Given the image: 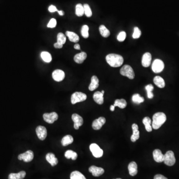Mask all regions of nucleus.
I'll return each instance as SVG.
<instances>
[{"instance_id": "473e14b6", "label": "nucleus", "mask_w": 179, "mask_h": 179, "mask_svg": "<svg viewBox=\"0 0 179 179\" xmlns=\"http://www.w3.org/2000/svg\"><path fill=\"white\" fill-rule=\"evenodd\" d=\"M76 15L78 16H83L84 14V7L81 4H78L76 6Z\"/></svg>"}, {"instance_id": "8fccbe9b", "label": "nucleus", "mask_w": 179, "mask_h": 179, "mask_svg": "<svg viewBox=\"0 0 179 179\" xmlns=\"http://www.w3.org/2000/svg\"><path fill=\"white\" fill-rule=\"evenodd\" d=\"M120 179V178H117V179Z\"/></svg>"}, {"instance_id": "a211bd4d", "label": "nucleus", "mask_w": 179, "mask_h": 179, "mask_svg": "<svg viewBox=\"0 0 179 179\" xmlns=\"http://www.w3.org/2000/svg\"><path fill=\"white\" fill-rule=\"evenodd\" d=\"M46 160H47L48 163L54 167L58 164V160L57 158H56L55 155L52 153H47L46 155Z\"/></svg>"}, {"instance_id": "72a5a7b5", "label": "nucleus", "mask_w": 179, "mask_h": 179, "mask_svg": "<svg viewBox=\"0 0 179 179\" xmlns=\"http://www.w3.org/2000/svg\"><path fill=\"white\" fill-rule=\"evenodd\" d=\"M132 100L133 102L136 104H139L143 103L144 101V99L140 96L139 94H134L132 97Z\"/></svg>"}, {"instance_id": "1a4fd4ad", "label": "nucleus", "mask_w": 179, "mask_h": 179, "mask_svg": "<svg viewBox=\"0 0 179 179\" xmlns=\"http://www.w3.org/2000/svg\"><path fill=\"white\" fill-rule=\"evenodd\" d=\"M43 120L48 124H52L58 120V114L55 112L45 113L43 115Z\"/></svg>"}, {"instance_id": "6e6552de", "label": "nucleus", "mask_w": 179, "mask_h": 179, "mask_svg": "<svg viewBox=\"0 0 179 179\" xmlns=\"http://www.w3.org/2000/svg\"><path fill=\"white\" fill-rule=\"evenodd\" d=\"M34 158V153L31 150H28L25 153H22L18 156V159L20 160H23L24 162H31Z\"/></svg>"}, {"instance_id": "393cba45", "label": "nucleus", "mask_w": 179, "mask_h": 179, "mask_svg": "<svg viewBox=\"0 0 179 179\" xmlns=\"http://www.w3.org/2000/svg\"><path fill=\"white\" fill-rule=\"evenodd\" d=\"M153 82L158 87L160 88H164L165 83L164 80L160 76H156L153 79Z\"/></svg>"}, {"instance_id": "4468645a", "label": "nucleus", "mask_w": 179, "mask_h": 179, "mask_svg": "<svg viewBox=\"0 0 179 179\" xmlns=\"http://www.w3.org/2000/svg\"><path fill=\"white\" fill-rule=\"evenodd\" d=\"M65 76L64 72L61 70H55L52 73V78L56 82L62 81L64 79Z\"/></svg>"}, {"instance_id": "9d476101", "label": "nucleus", "mask_w": 179, "mask_h": 179, "mask_svg": "<svg viewBox=\"0 0 179 179\" xmlns=\"http://www.w3.org/2000/svg\"><path fill=\"white\" fill-rule=\"evenodd\" d=\"M36 133L38 139L41 140L45 139L46 137L47 136V130L45 126L41 125L37 126L36 129Z\"/></svg>"}, {"instance_id": "39448f33", "label": "nucleus", "mask_w": 179, "mask_h": 179, "mask_svg": "<svg viewBox=\"0 0 179 179\" xmlns=\"http://www.w3.org/2000/svg\"><path fill=\"white\" fill-rule=\"evenodd\" d=\"M164 162L166 165L172 166L176 162L174 153L172 151H168L164 155Z\"/></svg>"}, {"instance_id": "a19ab883", "label": "nucleus", "mask_w": 179, "mask_h": 179, "mask_svg": "<svg viewBox=\"0 0 179 179\" xmlns=\"http://www.w3.org/2000/svg\"><path fill=\"white\" fill-rule=\"evenodd\" d=\"M57 25V21L55 19H51L50 20L49 22H48L47 25V27L49 28H54Z\"/></svg>"}, {"instance_id": "7c9ffc66", "label": "nucleus", "mask_w": 179, "mask_h": 179, "mask_svg": "<svg viewBox=\"0 0 179 179\" xmlns=\"http://www.w3.org/2000/svg\"><path fill=\"white\" fill-rule=\"evenodd\" d=\"M99 31L101 35L104 37H108L110 35V31L104 25H101L99 27Z\"/></svg>"}, {"instance_id": "58836bf2", "label": "nucleus", "mask_w": 179, "mask_h": 179, "mask_svg": "<svg viewBox=\"0 0 179 179\" xmlns=\"http://www.w3.org/2000/svg\"><path fill=\"white\" fill-rule=\"evenodd\" d=\"M141 32L139 27H135L134 29V34L132 35V37L134 39L139 38L141 36Z\"/></svg>"}, {"instance_id": "f257e3e1", "label": "nucleus", "mask_w": 179, "mask_h": 179, "mask_svg": "<svg viewBox=\"0 0 179 179\" xmlns=\"http://www.w3.org/2000/svg\"><path fill=\"white\" fill-rule=\"evenodd\" d=\"M106 62L111 67H119L124 63V58L120 55L110 54L106 56Z\"/></svg>"}, {"instance_id": "0eeeda50", "label": "nucleus", "mask_w": 179, "mask_h": 179, "mask_svg": "<svg viewBox=\"0 0 179 179\" xmlns=\"http://www.w3.org/2000/svg\"><path fill=\"white\" fill-rule=\"evenodd\" d=\"M164 63L160 59H156L152 63V69L155 73H159L164 69Z\"/></svg>"}, {"instance_id": "f3484780", "label": "nucleus", "mask_w": 179, "mask_h": 179, "mask_svg": "<svg viewBox=\"0 0 179 179\" xmlns=\"http://www.w3.org/2000/svg\"><path fill=\"white\" fill-rule=\"evenodd\" d=\"M151 60H152L151 54L149 52H146L142 56V66L144 67H149L150 65Z\"/></svg>"}, {"instance_id": "c756f323", "label": "nucleus", "mask_w": 179, "mask_h": 179, "mask_svg": "<svg viewBox=\"0 0 179 179\" xmlns=\"http://www.w3.org/2000/svg\"><path fill=\"white\" fill-rule=\"evenodd\" d=\"M114 106H118L120 109H125L127 106V103L125 99H117L115 101Z\"/></svg>"}, {"instance_id": "b1692460", "label": "nucleus", "mask_w": 179, "mask_h": 179, "mask_svg": "<svg viewBox=\"0 0 179 179\" xmlns=\"http://www.w3.org/2000/svg\"><path fill=\"white\" fill-rule=\"evenodd\" d=\"M66 35L68 36L69 40L71 42L77 43L80 40L79 36L75 34V32L72 31H67L66 32Z\"/></svg>"}, {"instance_id": "20e7f679", "label": "nucleus", "mask_w": 179, "mask_h": 179, "mask_svg": "<svg viewBox=\"0 0 179 179\" xmlns=\"http://www.w3.org/2000/svg\"><path fill=\"white\" fill-rule=\"evenodd\" d=\"M87 95L84 93L82 92H75L73 93L71 96V101L73 105L76 104V103L85 101L87 99Z\"/></svg>"}, {"instance_id": "4be33fe9", "label": "nucleus", "mask_w": 179, "mask_h": 179, "mask_svg": "<svg viewBox=\"0 0 179 179\" xmlns=\"http://www.w3.org/2000/svg\"><path fill=\"white\" fill-rule=\"evenodd\" d=\"M128 169H129L130 175H131V176H134L137 174L138 170H137V165L136 162H130L129 164Z\"/></svg>"}, {"instance_id": "4c0bfd02", "label": "nucleus", "mask_w": 179, "mask_h": 179, "mask_svg": "<svg viewBox=\"0 0 179 179\" xmlns=\"http://www.w3.org/2000/svg\"><path fill=\"white\" fill-rule=\"evenodd\" d=\"M83 7L84 9V14H85L87 17H91L92 16V12L89 5L86 4H84Z\"/></svg>"}, {"instance_id": "f8f14e48", "label": "nucleus", "mask_w": 179, "mask_h": 179, "mask_svg": "<svg viewBox=\"0 0 179 179\" xmlns=\"http://www.w3.org/2000/svg\"><path fill=\"white\" fill-rule=\"evenodd\" d=\"M106 120L104 117H100L98 119L94 120L92 124V127L94 130H98L101 129L102 126L105 125Z\"/></svg>"}, {"instance_id": "dca6fc26", "label": "nucleus", "mask_w": 179, "mask_h": 179, "mask_svg": "<svg viewBox=\"0 0 179 179\" xmlns=\"http://www.w3.org/2000/svg\"><path fill=\"white\" fill-rule=\"evenodd\" d=\"M132 131L133 134L131 136V141L135 142L139 139V126L136 124H134L132 125Z\"/></svg>"}, {"instance_id": "423d86ee", "label": "nucleus", "mask_w": 179, "mask_h": 179, "mask_svg": "<svg viewBox=\"0 0 179 179\" xmlns=\"http://www.w3.org/2000/svg\"><path fill=\"white\" fill-rule=\"evenodd\" d=\"M90 149L93 156L96 158H100L103 156L104 153L103 150L96 143H92L90 145Z\"/></svg>"}, {"instance_id": "c9c22d12", "label": "nucleus", "mask_w": 179, "mask_h": 179, "mask_svg": "<svg viewBox=\"0 0 179 179\" xmlns=\"http://www.w3.org/2000/svg\"><path fill=\"white\" fill-rule=\"evenodd\" d=\"M57 42L62 45H64L66 41L65 35L61 32H60L57 35Z\"/></svg>"}, {"instance_id": "a18cd8bd", "label": "nucleus", "mask_w": 179, "mask_h": 179, "mask_svg": "<svg viewBox=\"0 0 179 179\" xmlns=\"http://www.w3.org/2000/svg\"><path fill=\"white\" fill-rule=\"evenodd\" d=\"M74 48H75V49L80 50V46L79 44L77 43V44H76V45H74Z\"/></svg>"}, {"instance_id": "2f4dec72", "label": "nucleus", "mask_w": 179, "mask_h": 179, "mask_svg": "<svg viewBox=\"0 0 179 179\" xmlns=\"http://www.w3.org/2000/svg\"><path fill=\"white\" fill-rule=\"evenodd\" d=\"M71 179H86L85 177L81 172L75 171L71 173Z\"/></svg>"}, {"instance_id": "6ab92c4d", "label": "nucleus", "mask_w": 179, "mask_h": 179, "mask_svg": "<svg viewBox=\"0 0 179 179\" xmlns=\"http://www.w3.org/2000/svg\"><path fill=\"white\" fill-rule=\"evenodd\" d=\"M94 101L99 105H102L104 103V94L101 92L97 91L93 95Z\"/></svg>"}, {"instance_id": "c85d7f7f", "label": "nucleus", "mask_w": 179, "mask_h": 179, "mask_svg": "<svg viewBox=\"0 0 179 179\" xmlns=\"http://www.w3.org/2000/svg\"><path fill=\"white\" fill-rule=\"evenodd\" d=\"M40 56L42 59L46 63H50L52 61L51 55L47 51H43L41 52Z\"/></svg>"}, {"instance_id": "e433bc0d", "label": "nucleus", "mask_w": 179, "mask_h": 179, "mask_svg": "<svg viewBox=\"0 0 179 179\" xmlns=\"http://www.w3.org/2000/svg\"><path fill=\"white\" fill-rule=\"evenodd\" d=\"M89 27L87 25H84L82 27L81 35L84 38H87L89 37Z\"/></svg>"}, {"instance_id": "7ed1b4c3", "label": "nucleus", "mask_w": 179, "mask_h": 179, "mask_svg": "<svg viewBox=\"0 0 179 179\" xmlns=\"http://www.w3.org/2000/svg\"><path fill=\"white\" fill-rule=\"evenodd\" d=\"M120 73L121 75L127 77L130 79L134 78L135 74L134 70L131 66L128 65H125L121 68Z\"/></svg>"}, {"instance_id": "de8ad7c7", "label": "nucleus", "mask_w": 179, "mask_h": 179, "mask_svg": "<svg viewBox=\"0 0 179 179\" xmlns=\"http://www.w3.org/2000/svg\"><path fill=\"white\" fill-rule=\"evenodd\" d=\"M115 106H114V105H111V107H110V110H111V111H115Z\"/></svg>"}, {"instance_id": "412c9836", "label": "nucleus", "mask_w": 179, "mask_h": 179, "mask_svg": "<svg viewBox=\"0 0 179 179\" xmlns=\"http://www.w3.org/2000/svg\"><path fill=\"white\" fill-rule=\"evenodd\" d=\"M99 86V80L98 77L93 76L91 78V82L89 86V90L93 91L98 88Z\"/></svg>"}, {"instance_id": "aec40b11", "label": "nucleus", "mask_w": 179, "mask_h": 179, "mask_svg": "<svg viewBox=\"0 0 179 179\" xmlns=\"http://www.w3.org/2000/svg\"><path fill=\"white\" fill-rule=\"evenodd\" d=\"M87 57V53L84 52H82L75 55L74 57V60L75 62L78 64H82L85 60Z\"/></svg>"}, {"instance_id": "f03ea898", "label": "nucleus", "mask_w": 179, "mask_h": 179, "mask_svg": "<svg viewBox=\"0 0 179 179\" xmlns=\"http://www.w3.org/2000/svg\"><path fill=\"white\" fill-rule=\"evenodd\" d=\"M167 117L164 113L159 112L156 113L153 116L152 127L154 130H158L166 120Z\"/></svg>"}, {"instance_id": "bb28decb", "label": "nucleus", "mask_w": 179, "mask_h": 179, "mask_svg": "<svg viewBox=\"0 0 179 179\" xmlns=\"http://www.w3.org/2000/svg\"><path fill=\"white\" fill-rule=\"evenodd\" d=\"M73 141H74V139H73V137L70 135H67L64 137H63L61 140V144L63 146H66L73 143Z\"/></svg>"}, {"instance_id": "a878e982", "label": "nucleus", "mask_w": 179, "mask_h": 179, "mask_svg": "<svg viewBox=\"0 0 179 179\" xmlns=\"http://www.w3.org/2000/svg\"><path fill=\"white\" fill-rule=\"evenodd\" d=\"M143 124L145 126V129L148 132H151L152 130V125H151V120L149 117H145L142 120Z\"/></svg>"}, {"instance_id": "ea45409f", "label": "nucleus", "mask_w": 179, "mask_h": 179, "mask_svg": "<svg viewBox=\"0 0 179 179\" xmlns=\"http://www.w3.org/2000/svg\"><path fill=\"white\" fill-rule=\"evenodd\" d=\"M126 34L125 31H121L117 35V39L120 42H122L126 38Z\"/></svg>"}, {"instance_id": "2eb2a0df", "label": "nucleus", "mask_w": 179, "mask_h": 179, "mask_svg": "<svg viewBox=\"0 0 179 179\" xmlns=\"http://www.w3.org/2000/svg\"><path fill=\"white\" fill-rule=\"evenodd\" d=\"M153 158L156 162L161 163L164 160V155L162 154L161 151L159 149H155L153 151Z\"/></svg>"}, {"instance_id": "cd10ccee", "label": "nucleus", "mask_w": 179, "mask_h": 179, "mask_svg": "<svg viewBox=\"0 0 179 179\" xmlns=\"http://www.w3.org/2000/svg\"><path fill=\"white\" fill-rule=\"evenodd\" d=\"M65 157L68 159H72L73 160H76L77 157H78V155L77 154L76 152L69 150H67L66 151L65 153Z\"/></svg>"}, {"instance_id": "ddd939ff", "label": "nucleus", "mask_w": 179, "mask_h": 179, "mask_svg": "<svg viewBox=\"0 0 179 179\" xmlns=\"http://www.w3.org/2000/svg\"><path fill=\"white\" fill-rule=\"evenodd\" d=\"M89 172L91 173L94 177H99L102 175L105 172L103 168L98 167L95 166H92L89 169Z\"/></svg>"}, {"instance_id": "09e8293b", "label": "nucleus", "mask_w": 179, "mask_h": 179, "mask_svg": "<svg viewBox=\"0 0 179 179\" xmlns=\"http://www.w3.org/2000/svg\"><path fill=\"white\" fill-rule=\"evenodd\" d=\"M101 93H102V94H104V93H105V91H102L101 92Z\"/></svg>"}, {"instance_id": "5701e85b", "label": "nucleus", "mask_w": 179, "mask_h": 179, "mask_svg": "<svg viewBox=\"0 0 179 179\" xmlns=\"http://www.w3.org/2000/svg\"><path fill=\"white\" fill-rule=\"evenodd\" d=\"M26 176V172L22 171L18 173H11L9 175V179H24Z\"/></svg>"}, {"instance_id": "79ce46f5", "label": "nucleus", "mask_w": 179, "mask_h": 179, "mask_svg": "<svg viewBox=\"0 0 179 179\" xmlns=\"http://www.w3.org/2000/svg\"><path fill=\"white\" fill-rule=\"evenodd\" d=\"M48 11L50 12H55L58 11L57 8L54 5H51L48 7Z\"/></svg>"}, {"instance_id": "49530a36", "label": "nucleus", "mask_w": 179, "mask_h": 179, "mask_svg": "<svg viewBox=\"0 0 179 179\" xmlns=\"http://www.w3.org/2000/svg\"><path fill=\"white\" fill-rule=\"evenodd\" d=\"M57 12H58V14H59V15H60V16H63L64 14V12L62 11H58Z\"/></svg>"}, {"instance_id": "f704fd0d", "label": "nucleus", "mask_w": 179, "mask_h": 179, "mask_svg": "<svg viewBox=\"0 0 179 179\" xmlns=\"http://www.w3.org/2000/svg\"><path fill=\"white\" fill-rule=\"evenodd\" d=\"M145 89L147 91L148 98L149 99H152L154 97V95L152 93V91L154 89V87L151 84H149L145 87Z\"/></svg>"}, {"instance_id": "37998d69", "label": "nucleus", "mask_w": 179, "mask_h": 179, "mask_svg": "<svg viewBox=\"0 0 179 179\" xmlns=\"http://www.w3.org/2000/svg\"><path fill=\"white\" fill-rule=\"evenodd\" d=\"M154 179H168L166 177L160 174H157L155 176Z\"/></svg>"}, {"instance_id": "c03bdc74", "label": "nucleus", "mask_w": 179, "mask_h": 179, "mask_svg": "<svg viewBox=\"0 0 179 179\" xmlns=\"http://www.w3.org/2000/svg\"><path fill=\"white\" fill-rule=\"evenodd\" d=\"M63 45H61V44L58 43V42H56L54 45V47L55 48H57V49H60V48H62Z\"/></svg>"}, {"instance_id": "9b49d317", "label": "nucleus", "mask_w": 179, "mask_h": 179, "mask_svg": "<svg viewBox=\"0 0 179 179\" xmlns=\"http://www.w3.org/2000/svg\"><path fill=\"white\" fill-rule=\"evenodd\" d=\"M72 119L74 122V127L75 130H78L80 126L83 125V119L82 117L77 114H74L72 115Z\"/></svg>"}]
</instances>
